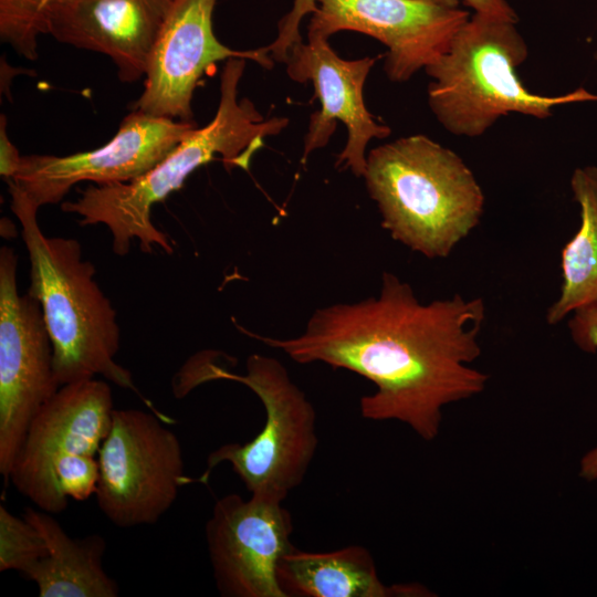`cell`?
Segmentation results:
<instances>
[{
    "instance_id": "cell-14",
    "label": "cell",
    "mask_w": 597,
    "mask_h": 597,
    "mask_svg": "<svg viewBox=\"0 0 597 597\" xmlns=\"http://www.w3.org/2000/svg\"><path fill=\"white\" fill-rule=\"evenodd\" d=\"M375 62L370 56L342 59L328 39L317 35H307L306 43L292 46L284 62L287 76L298 83L312 82L321 103V108L310 117L302 164L313 151L327 145L339 121L347 129V142L335 166L349 169L356 177L364 176L368 143L391 134L389 126L374 119L364 102V85Z\"/></svg>"
},
{
    "instance_id": "cell-13",
    "label": "cell",
    "mask_w": 597,
    "mask_h": 597,
    "mask_svg": "<svg viewBox=\"0 0 597 597\" xmlns=\"http://www.w3.org/2000/svg\"><path fill=\"white\" fill-rule=\"evenodd\" d=\"M218 0H172L154 45L144 88L132 109L192 122L196 86L216 62L239 57L271 69L268 48L232 50L214 35L212 15Z\"/></svg>"
},
{
    "instance_id": "cell-20",
    "label": "cell",
    "mask_w": 597,
    "mask_h": 597,
    "mask_svg": "<svg viewBox=\"0 0 597 597\" xmlns=\"http://www.w3.org/2000/svg\"><path fill=\"white\" fill-rule=\"evenodd\" d=\"M46 554V544L36 528L1 504L0 572L17 570L24 576Z\"/></svg>"
},
{
    "instance_id": "cell-15",
    "label": "cell",
    "mask_w": 597,
    "mask_h": 597,
    "mask_svg": "<svg viewBox=\"0 0 597 597\" xmlns=\"http://www.w3.org/2000/svg\"><path fill=\"white\" fill-rule=\"evenodd\" d=\"M172 0H50L49 34L109 57L124 83L145 77Z\"/></svg>"
},
{
    "instance_id": "cell-6",
    "label": "cell",
    "mask_w": 597,
    "mask_h": 597,
    "mask_svg": "<svg viewBox=\"0 0 597 597\" xmlns=\"http://www.w3.org/2000/svg\"><path fill=\"white\" fill-rule=\"evenodd\" d=\"M245 367L244 375L235 374L198 355L178 374V397L206 381L232 380L250 388L265 411L263 428L252 440L220 446L208 455L203 473L186 476L184 485L208 484L212 470L228 462L251 494L283 502L302 483L315 455L316 412L276 358L252 354Z\"/></svg>"
},
{
    "instance_id": "cell-8",
    "label": "cell",
    "mask_w": 597,
    "mask_h": 597,
    "mask_svg": "<svg viewBox=\"0 0 597 597\" xmlns=\"http://www.w3.org/2000/svg\"><path fill=\"white\" fill-rule=\"evenodd\" d=\"M18 258L0 249V473L9 482L14 457L43 405L61 387L40 302L17 286Z\"/></svg>"
},
{
    "instance_id": "cell-11",
    "label": "cell",
    "mask_w": 597,
    "mask_h": 597,
    "mask_svg": "<svg viewBox=\"0 0 597 597\" xmlns=\"http://www.w3.org/2000/svg\"><path fill=\"white\" fill-rule=\"evenodd\" d=\"M308 35L339 31L373 36L388 48L384 71L397 83L434 63L449 49L470 13L430 0H316Z\"/></svg>"
},
{
    "instance_id": "cell-23",
    "label": "cell",
    "mask_w": 597,
    "mask_h": 597,
    "mask_svg": "<svg viewBox=\"0 0 597 597\" xmlns=\"http://www.w3.org/2000/svg\"><path fill=\"white\" fill-rule=\"evenodd\" d=\"M316 9V0H294L292 9L279 22L275 40L266 46L273 61L284 63L292 46L303 41L300 32L301 22L306 14H313Z\"/></svg>"
},
{
    "instance_id": "cell-18",
    "label": "cell",
    "mask_w": 597,
    "mask_h": 597,
    "mask_svg": "<svg viewBox=\"0 0 597 597\" xmlns=\"http://www.w3.org/2000/svg\"><path fill=\"white\" fill-rule=\"evenodd\" d=\"M570 187L580 208V226L561 253V295L547 310L556 325L575 310L597 303V181L590 166L577 168Z\"/></svg>"
},
{
    "instance_id": "cell-12",
    "label": "cell",
    "mask_w": 597,
    "mask_h": 597,
    "mask_svg": "<svg viewBox=\"0 0 597 597\" xmlns=\"http://www.w3.org/2000/svg\"><path fill=\"white\" fill-rule=\"evenodd\" d=\"M293 521L282 502L251 494L220 498L206 523L216 586L224 597H285L276 568L294 545Z\"/></svg>"
},
{
    "instance_id": "cell-24",
    "label": "cell",
    "mask_w": 597,
    "mask_h": 597,
    "mask_svg": "<svg viewBox=\"0 0 597 597\" xmlns=\"http://www.w3.org/2000/svg\"><path fill=\"white\" fill-rule=\"evenodd\" d=\"M22 155L19 154L17 147L10 140L7 133V117H0V175L6 181L13 178L17 172Z\"/></svg>"
},
{
    "instance_id": "cell-21",
    "label": "cell",
    "mask_w": 597,
    "mask_h": 597,
    "mask_svg": "<svg viewBox=\"0 0 597 597\" xmlns=\"http://www.w3.org/2000/svg\"><path fill=\"white\" fill-rule=\"evenodd\" d=\"M54 480L61 495L85 501L95 494L100 479V463L95 455H70L54 465Z\"/></svg>"
},
{
    "instance_id": "cell-27",
    "label": "cell",
    "mask_w": 597,
    "mask_h": 597,
    "mask_svg": "<svg viewBox=\"0 0 597 597\" xmlns=\"http://www.w3.org/2000/svg\"><path fill=\"white\" fill-rule=\"evenodd\" d=\"M590 170H591V172H593V175H594V177H595V179L597 181V167L590 166Z\"/></svg>"
},
{
    "instance_id": "cell-5",
    "label": "cell",
    "mask_w": 597,
    "mask_h": 597,
    "mask_svg": "<svg viewBox=\"0 0 597 597\" xmlns=\"http://www.w3.org/2000/svg\"><path fill=\"white\" fill-rule=\"evenodd\" d=\"M527 53L515 22L474 13L448 51L425 69L431 77L428 104L437 121L453 135L473 138L509 113L543 119L557 105L597 100L584 88L559 96L530 92L516 74Z\"/></svg>"
},
{
    "instance_id": "cell-7",
    "label": "cell",
    "mask_w": 597,
    "mask_h": 597,
    "mask_svg": "<svg viewBox=\"0 0 597 597\" xmlns=\"http://www.w3.org/2000/svg\"><path fill=\"white\" fill-rule=\"evenodd\" d=\"M155 412L114 409L98 450L97 506L118 527L155 524L184 486L185 461L176 433Z\"/></svg>"
},
{
    "instance_id": "cell-16",
    "label": "cell",
    "mask_w": 597,
    "mask_h": 597,
    "mask_svg": "<svg viewBox=\"0 0 597 597\" xmlns=\"http://www.w3.org/2000/svg\"><path fill=\"white\" fill-rule=\"evenodd\" d=\"M285 597H417L431 596L419 584H384L370 552L350 545L325 553L293 547L276 568Z\"/></svg>"
},
{
    "instance_id": "cell-25",
    "label": "cell",
    "mask_w": 597,
    "mask_h": 597,
    "mask_svg": "<svg viewBox=\"0 0 597 597\" xmlns=\"http://www.w3.org/2000/svg\"><path fill=\"white\" fill-rule=\"evenodd\" d=\"M467 6L472 8L475 13H481L494 18L517 21L514 9L506 0H463Z\"/></svg>"
},
{
    "instance_id": "cell-22",
    "label": "cell",
    "mask_w": 597,
    "mask_h": 597,
    "mask_svg": "<svg viewBox=\"0 0 597 597\" xmlns=\"http://www.w3.org/2000/svg\"><path fill=\"white\" fill-rule=\"evenodd\" d=\"M568 321L570 337L586 353L597 352V303L575 310ZM579 475L587 481L597 479V446L587 451L579 463Z\"/></svg>"
},
{
    "instance_id": "cell-17",
    "label": "cell",
    "mask_w": 597,
    "mask_h": 597,
    "mask_svg": "<svg viewBox=\"0 0 597 597\" xmlns=\"http://www.w3.org/2000/svg\"><path fill=\"white\" fill-rule=\"evenodd\" d=\"M43 537L48 554L24 575L40 597H116L117 583L105 572L106 542L98 534L71 537L42 510L27 507L22 515Z\"/></svg>"
},
{
    "instance_id": "cell-4",
    "label": "cell",
    "mask_w": 597,
    "mask_h": 597,
    "mask_svg": "<svg viewBox=\"0 0 597 597\" xmlns=\"http://www.w3.org/2000/svg\"><path fill=\"white\" fill-rule=\"evenodd\" d=\"M363 178L381 227L428 259L449 256L484 210L483 191L463 159L426 135L371 149Z\"/></svg>"
},
{
    "instance_id": "cell-2",
    "label": "cell",
    "mask_w": 597,
    "mask_h": 597,
    "mask_svg": "<svg viewBox=\"0 0 597 597\" xmlns=\"http://www.w3.org/2000/svg\"><path fill=\"white\" fill-rule=\"evenodd\" d=\"M245 61L239 57L226 61L219 105L210 123L188 133L143 176L127 182L88 185L76 200L64 201L62 210L77 214L81 226L104 224L112 234V249L119 256L129 252L134 240H138L144 253H151L157 245L171 254L174 247L167 234L151 221V208L181 188L197 168L218 156L228 170H248L265 138L280 134L289 125V118H265L249 98L238 97Z\"/></svg>"
},
{
    "instance_id": "cell-3",
    "label": "cell",
    "mask_w": 597,
    "mask_h": 597,
    "mask_svg": "<svg viewBox=\"0 0 597 597\" xmlns=\"http://www.w3.org/2000/svg\"><path fill=\"white\" fill-rule=\"evenodd\" d=\"M7 184L30 261L28 293L41 304L59 385L102 376L138 394L148 408L170 423L171 419L139 394L130 371L116 363L121 342L116 312L95 280L94 264L82 258L80 242L44 235L36 220L39 208L18 186Z\"/></svg>"
},
{
    "instance_id": "cell-10",
    "label": "cell",
    "mask_w": 597,
    "mask_h": 597,
    "mask_svg": "<svg viewBox=\"0 0 597 597\" xmlns=\"http://www.w3.org/2000/svg\"><path fill=\"white\" fill-rule=\"evenodd\" d=\"M196 127L193 121L132 109L105 145L66 156L24 155L7 182L18 186L38 208L55 205L78 182H127L143 176Z\"/></svg>"
},
{
    "instance_id": "cell-19",
    "label": "cell",
    "mask_w": 597,
    "mask_h": 597,
    "mask_svg": "<svg viewBox=\"0 0 597 597\" xmlns=\"http://www.w3.org/2000/svg\"><path fill=\"white\" fill-rule=\"evenodd\" d=\"M50 0H0V39L29 61L38 57V40L49 34Z\"/></svg>"
},
{
    "instance_id": "cell-9",
    "label": "cell",
    "mask_w": 597,
    "mask_h": 597,
    "mask_svg": "<svg viewBox=\"0 0 597 597\" xmlns=\"http://www.w3.org/2000/svg\"><path fill=\"white\" fill-rule=\"evenodd\" d=\"M113 394L94 378L61 386L31 421L14 457L9 481L40 510L51 514L67 507L53 470L62 459L98 454L111 428Z\"/></svg>"
},
{
    "instance_id": "cell-1",
    "label": "cell",
    "mask_w": 597,
    "mask_h": 597,
    "mask_svg": "<svg viewBox=\"0 0 597 597\" xmlns=\"http://www.w3.org/2000/svg\"><path fill=\"white\" fill-rule=\"evenodd\" d=\"M486 307L461 294L422 304L412 287L384 272L378 296L317 308L296 337L271 338L238 328L298 364L324 363L370 380L363 418L396 420L434 440L446 406L481 394L489 375L470 366L481 355Z\"/></svg>"
},
{
    "instance_id": "cell-26",
    "label": "cell",
    "mask_w": 597,
    "mask_h": 597,
    "mask_svg": "<svg viewBox=\"0 0 597 597\" xmlns=\"http://www.w3.org/2000/svg\"><path fill=\"white\" fill-rule=\"evenodd\" d=\"M449 7H458L459 0H430Z\"/></svg>"
}]
</instances>
